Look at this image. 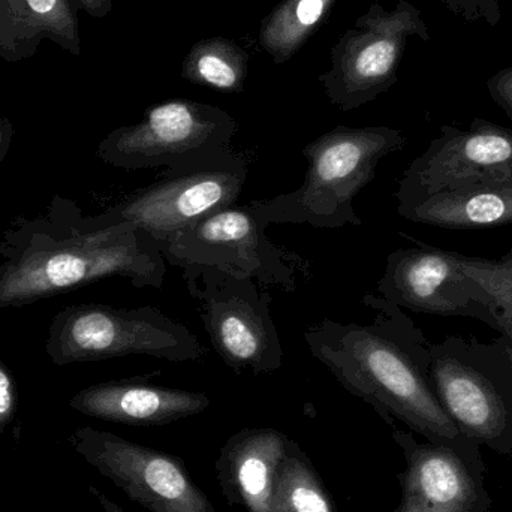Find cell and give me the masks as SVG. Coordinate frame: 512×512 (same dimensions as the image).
<instances>
[{"label":"cell","mask_w":512,"mask_h":512,"mask_svg":"<svg viewBox=\"0 0 512 512\" xmlns=\"http://www.w3.org/2000/svg\"><path fill=\"white\" fill-rule=\"evenodd\" d=\"M411 35L427 38L420 12L411 3L400 0L387 9L373 2L331 48L330 69L318 77L328 101L348 113L387 92L396 83Z\"/></svg>","instance_id":"cell-10"},{"label":"cell","mask_w":512,"mask_h":512,"mask_svg":"<svg viewBox=\"0 0 512 512\" xmlns=\"http://www.w3.org/2000/svg\"><path fill=\"white\" fill-rule=\"evenodd\" d=\"M273 512H336L313 463L292 439L274 484Z\"/></svg>","instance_id":"cell-21"},{"label":"cell","mask_w":512,"mask_h":512,"mask_svg":"<svg viewBox=\"0 0 512 512\" xmlns=\"http://www.w3.org/2000/svg\"><path fill=\"white\" fill-rule=\"evenodd\" d=\"M406 468L397 475L402 499L391 512H490L484 459H471L453 448L420 442L411 430H393Z\"/></svg>","instance_id":"cell-14"},{"label":"cell","mask_w":512,"mask_h":512,"mask_svg":"<svg viewBox=\"0 0 512 512\" xmlns=\"http://www.w3.org/2000/svg\"><path fill=\"white\" fill-rule=\"evenodd\" d=\"M239 123L215 105L170 99L144 111L135 125L114 129L98 146V158L122 170L180 168L230 150Z\"/></svg>","instance_id":"cell-8"},{"label":"cell","mask_w":512,"mask_h":512,"mask_svg":"<svg viewBox=\"0 0 512 512\" xmlns=\"http://www.w3.org/2000/svg\"><path fill=\"white\" fill-rule=\"evenodd\" d=\"M89 493L96 499V502L101 505L104 512H126L120 505H117L116 502L111 501L105 493H102L98 487L89 486Z\"/></svg>","instance_id":"cell-27"},{"label":"cell","mask_w":512,"mask_h":512,"mask_svg":"<svg viewBox=\"0 0 512 512\" xmlns=\"http://www.w3.org/2000/svg\"><path fill=\"white\" fill-rule=\"evenodd\" d=\"M0 307H21L81 286L123 277L135 288H162L167 261L134 224L95 228L69 201L47 216L15 221L0 239Z\"/></svg>","instance_id":"cell-2"},{"label":"cell","mask_w":512,"mask_h":512,"mask_svg":"<svg viewBox=\"0 0 512 512\" xmlns=\"http://www.w3.org/2000/svg\"><path fill=\"white\" fill-rule=\"evenodd\" d=\"M268 222L251 203L227 207L159 245L165 261L212 265L252 277L262 286L294 292L300 277H310L312 265L304 256L271 242Z\"/></svg>","instance_id":"cell-9"},{"label":"cell","mask_w":512,"mask_h":512,"mask_svg":"<svg viewBox=\"0 0 512 512\" xmlns=\"http://www.w3.org/2000/svg\"><path fill=\"white\" fill-rule=\"evenodd\" d=\"M512 182V131L486 120L468 129L444 126L403 174L394 197L397 207L438 192L480 183Z\"/></svg>","instance_id":"cell-12"},{"label":"cell","mask_w":512,"mask_h":512,"mask_svg":"<svg viewBox=\"0 0 512 512\" xmlns=\"http://www.w3.org/2000/svg\"><path fill=\"white\" fill-rule=\"evenodd\" d=\"M430 381L463 436L501 456L512 454V346L450 336L430 343Z\"/></svg>","instance_id":"cell-4"},{"label":"cell","mask_w":512,"mask_h":512,"mask_svg":"<svg viewBox=\"0 0 512 512\" xmlns=\"http://www.w3.org/2000/svg\"><path fill=\"white\" fill-rule=\"evenodd\" d=\"M78 8L86 11L92 17H107L113 9V0H74Z\"/></svg>","instance_id":"cell-25"},{"label":"cell","mask_w":512,"mask_h":512,"mask_svg":"<svg viewBox=\"0 0 512 512\" xmlns=\"http://www.w3.org/2000/svg\"><path fill=\"white\" fill-rule=\"evenodd\" d=\"M254 159L252 150L239 152L231 147L198 164L167 168L158 182L138 189L99 215L84 216V224L95 230L134 224L161 245L207 216L236 204Z\"/></svg>","instance_id":"cell-6"},{"label":"cell","mask_w":512,"mask_h":512,"mask_svg":"<svg viewBox=\"0 0 512 512\" xmlns=\"http://www.w3.org/2000/svg\"><path fill=\"white\" fill-rule=\"evenodd\" d=\"M45 351L56 366L128 355L189 363L207 354L186 325L155 307L119 309L99 303L75 304L60 310L51 321Z\"/></svg>","instance_id":"cell-5"},{"label":"cell","mask_w":512,"mask_h":512,"mask_svg":"<svg viewBox=\"0 0 512 512\" xmlns=\"http://www.w3.org/2000/svg\"><path fill=\"white\" fill-rule=\"evenodd\" d=\"M248 74L249 54L224 36L201 39L183 59L182 77L186 81L219 92H245Z\"/></svg>","instance_id":"cell-20"},{"label":"cell","mask_w":512,"mask_h":512,"mask_svg":"<svg viewBox=\"0 0 512 512\" xmlns=\"http://www.w3.org/2000/svg\"><path fill=\"white\" fill-rule=\"evenodd\" d=\"M17 411V388L6 364L0 360V435L14 421Z\"/></svg>","instance_id":"cell-23"},{"label":"cell","mask_w":512,"mask_h":512,"mask_svg":"<svg viewBox=\"0 0 512 512\" xmlns=\"http://www.w3.org/2000/svg\"><path fill=\"white\" fill-rule=\"evenodd\" d=\"M12 138H14V126L6 117H0V164L11 149Z\"/></svg>","instance_id":"cell-26"},{"label":"cell","mask_w":512,"mask_h":512,"mask_svg":"<svg viewBox=\"0 0 512 512\" xmlns=\"http://www.w3.org/2000/svg\"><path fill=\"white\" fill-rule=\"evenodd\" d=\"M69 444L87 465L149 512H216L173 454L93 427L74 430Z\"/></svg>","instance_id":"cell-11"},{"label":"cell","mask_w":512,"mask_h":512,"mask_svg":"<svg viewBox=\"0 0 512 512\" xmlns=\"http://www.w3.org/2000/svg\"><path fill=\"white\" fill-rule=\"evenodd\" d=\"M462 271L490 298L498 319L499 333L512 346V248L501 259L462 254Z\"/></svg>","instance_id":"cell-22"},{"label":"cell","mask_w":512,"mask_h":512,"mask_svg":"<svg viewBox=\"0 0 512 512\" xmlns=\"http://www.w3.org/2000/svg\"><path fill=\"white\" fill-rule=\"evenodd\" d=\"M405 146V134L399 129L336 126L304 147L306 176L295 191L251 201V206L268 225H310L321 230L361 227L355 198L373 182L379 162Z\"/></svg>","instance_id":"cell-3"},{"label":"cell","mask_w":512,"mask_h":512,"mask_svg":"<svg viewBox=\"0 0 512 512\" xmlns=\"http://www.w3.org/2000/svg\"><path fill=\"white\" fill-rule=\"evenodd\" d=\"M180 270L221 360L239 375L277 372L283 348L271 316L270 292L252 277L212 265H185Z\"/></svg>","instance_id":"cell-7"},{"label":"cell","mask_w":512,"mask_h":512,"mask_svg":"<svg viewBox=\"0 0 512 512\" xmlns=\"http://www.w3.org/2000/svg\"><path fill=\"white\" fill-rule=\"evenodd\" d=\"M489 90L492 93L496 104L512 119V68L499 72L489 83Z\"/></svg>","instance_id":"cell-24"},{"label":"cell","mask_w":512,"mask_h":512,"mask_svg":"<svg viewBox=\"0 0 512 512\" xmlns=\"http://www.w3.org/2000/svg\"><path fill=\"white\" fill-rule=\"evenodd\" d=\"M210 399L198 391L162 387L144 379H120L83 388L72 397L74 411L126 426H167L209 409Z\"/></svg>","instance_id":"cell-15"},{"label":"cell","mask_w":512,"mask_h":512,"mask_svg":"<svg viewBox=\"0 0 512 512\" xmlns=\"http://www.w3.org/2000/svg\"><path fill=\"white\" fill-rule=\"evenodd\" d=\"M462 254L444 249H399L388 255L379 297L400 309L447 318H471L499 331L486 291L462 271Z\"/></svg>","instance_id":"cell-13"},{"label":"cell","mask_w":512,"mask_h":512,"mask_svg":"<svg viewBox=\"0 0 512 512\" xmlns=\"http://www.w3.org/2000/svg\"><path fill=\"white\" fill-rule=\"evenodd\" d=\"M337 0H283L259 27V44L276 65L291 60L330 17Z\"/></svg>","instance_id":"cell-19"},{"label":"cell","mask_w":512,"mask_h":512,"mask_svg":"<svg viewBox=\"0 0 512 512\" xmlns=\"http://www.w3.org/2000/svg\"><path fill=\"white\" fill-rule=\"evenodd\" d=\"M289 438L273 427L234 433L219 451L215 469L222 495L248 512H273V493Z\"/></svg>","instance_id":"cell-16"},{"label":"cell","mask_w":512,"mask_h":512,"mask_svg":"<svg viewBox=\"0 0 512 512\" xmlns=\"http://www.w3.org/2000/svg\"><path fill=\"white\" fill-rule=\"evenodd\" d=\"M370 324L324 318L304 333L313 358L352 396L369 403L385 423L394 418L427 442L483 459L481 444L466 438L442 408L430 381V340L396 304L367 294Z\"/></svg>","instance_id":"cell-1"},{"label":"cell","mask_w":512,"mask_h":512,"mask_svg":"<svg viewBox=\"0 0 512 512\" xmlns=\"http://www.w3.org/2000/svg\"><path fill=\"white\" fill-rule=\"evenodd\" d=\"M44 39L80 56V27L72 0H0V59H29Z\"/></svg>","instance_id":"cell-17"},{"label":"cell","mask_w":512,"mask_h":512,"mask_svg":"<svg viewBox=\"0 0 512 512\" xmlns=\"http://www.w3.org/2000/svg\"><path fill=\"white\" fill-rule=\"evenodd\" d=\"M402 218L444 230H480L512 224V182L480 183L438 192L397 207Z\"/></svg>","instance_id":"cell-18"}]
</instances>
